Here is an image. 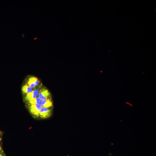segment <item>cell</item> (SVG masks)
Masks as SVG:
<instances>
[{
  "label": "cell",
  "mask_w": 156,
  "mask_h": 156,
  "mask_svg": "<svg viewBox=\"0 0 156 156\" xmlns=\"http://www.w3.org/2000/svg\"><path fill=\"white\" fill-rule=\"evenodd\" d=\"M29 112L33 116L36 118L39 117V113L42 106L40 104H34L28 105Z\"/></svg>",
  "instance_id": "cell-1"
},
{
  "label": "cell",
  "mask_w": 156,
  "mask_h": 156,
  "mask_svg": "<svg viewBox=\"0 0 156 156\" xmlns=\"http://www.w3.org/2000/svg\"><path fill=\"white\" fill-rule=\"evenodd\" d=\"M52 110L50 108L42 107L39 113V117L42 119H46L49 117L51 115Z\"/></svg>",
  "instance_id": "cell-2"
},
{
  "label": "cell",
  "mask_w": 156,
  "mask_h": 156,
  "mask_svg": "<svg viewBox=\"0 0 156 156\" xmlns=\"http://www.w3.org/2000/svg\"><path fill=\"white\" fill-rule=\"evenodd\" d=\"M38 96L41 100H44L49 99L51 94L47 89L43 88L40 91Z\"/></svg>",
  "instance_id": "cell-3"
},
{
  "label": "cell",
  "mask_w": 156,
  "mask_h": 156,
  "mask_svg": "<svg viewBox=\"0 0 156 156\" xmlns=\"http://www.w3.org/2000/svg\"><path fill=\"white\" fill-rule=\"evenodd\" d=\"M38 94V91L37 90H34L31 92L27 94L25 98V101L27 103L29 101L33 99L37 96Z\"/></svg>",
  "instance_id": "cell-4"
},
{
  "label": "cell",
  "mask_w": 156,
  "mask_h": 156,
  "mask_svg": "<svg viewBox=\"0 0 156 156\" xmlns=\"http://www.w3.org/2000/svg\"><path fill=\"white\" fill-rule=\"evenodd\" d=\"M39 82L37 78L36 77H29L27 81V84L30 87L34 88L36 86L38 85Z\"/></svg>",
  "instance_id": "cell-5"
},
{
  "label": "cell",
  "mask_w": 156,
  "mask_h": 156,
  "mask_svg": "<svg viewBox=\"0 0 156 156\" xmlns=\"http://www.w3.org/2000/svg\"><path fill=\"white\" fill-rule=\"evenodd\" d=\"M40 104L44 107L47 108H50L53 106L52 102L50 99L42 100Z\"/></svg>",
  "instance_id": "cell-6"
},
{
  "label": "cell",
  "mask_w": 156,
  "mask_h": 156,
  "mask_svg": "<svg viewBox=\"0 0 156 156\" xmlns=\"http://www.w3.org/2000/svg\"><path fill=\"white\" fill-rule=\"evenodd\" d=\"M41 101V99L39 97H37L29 101L27 104L28 105L34 104H39Z\"/></svg>",
  "instance_id": "cell-7"
},
{
  "label": "cell",
  "mask_w": 156,
  "mask_h": 156,
  "mask_svg": "<svg viewBox=\"0 0 156 156\" xmlns=\"http://www.w3.org/2000/svg\"><path fill=\"white\" fill-rule=\"evenodd\" d=\"M22 91L25 93H29L33 91L32 88L27 85H24L22 88Z\"/></svg>",
  "instance_id": "cell-8"
},
{
  "label": "cell",
  "mask_w": 156,
  "mask_h": 156,
  "mask_svg": "<svg viewBox=\"0 0 156 156\" xmlns=\"http://www.w3.org/2000/svg\"><path fill=\"white\" fill-rule=\"evenodd\" d=\"M3 133L2 131L0 130V143L1 142V140L3 138Z\"/></svg>",
  "instance_id": "cell-9"
},
{
  "label": "cell",
  "mask_w": 156,
  "mask_h": 156,
  "mask_svg": "<svg viewBox=\"0 0 156 156\" xmlns=\"http://www.w3.org/2000/svg\"><path fill=\"white\" fill-rule=\"evenodd\" d=\"M3 151L2 147V142H1L0 143V154Z\"/></svg>",
  "instance_id": "cell-10"
},
{
  "label": "cell",
  "mask_w": 156,
  "mask_h": 156,
  "mask_svg": "<svg viewBox=\"0 0 156 156\" xmlns=\"http://www.w3.org/2000/svg\"><path fill=\"white\" fill-rule=\"evenodd\" d=\"M0 156H6V155L3 151L0 154Z\"/></svg>",
  "instance_id": "cell-11"
},
{
  "label": "cell",
  "mask_w": 156,
  "mask_h": 156,
  "mask_svg": "<svg viewBox=\"0 0 156 156\" xmlns=\"http://www.w3.org/2000/svg\"><path fill=\"white\" fill-rule=\"evenodd\" d=\"M22 37L23 38H24V34L23 33L22 34Z\"/></svg>",
  "instance_id": "cell-12"
},
{
  "label": "cell",
  "mask_w": 156,
  "mask_h": 156,
  "mask_svg": "<svg viewBox=\"0 0 156 156\" xmlns=\"http://www.w3.org/2000/svg\"><path fill=\"white\" fill-rule=\"evenodd\" d=\"M37 38H34V40H35V39H36Z\"/></svg>",
  "instance_id": "cell-13"
}]
</instances>
